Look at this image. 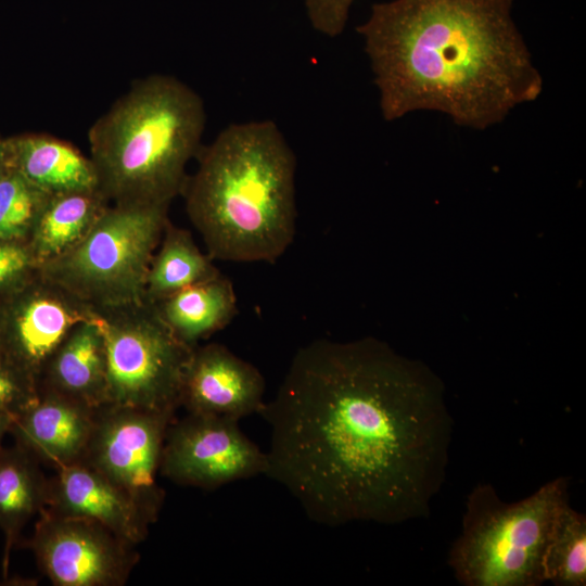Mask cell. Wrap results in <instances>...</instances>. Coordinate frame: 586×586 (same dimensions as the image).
<instances>
[{"label": "cell", "instance_id": "4fadbf2b", "mask_svg": "<svg viewBox=\"0 0 586 586\" xmlns=\"http://www.w3.org/2000/svg\"><path fill=\"white\" fill-rule=\"evenodd\" d=\"M49 479L47 509L95 521L133 546L154 522L122 488L84 461L55 470Z\"/></svg>", "mask_w": 586, "mask_h": 586}, {"label": "cell", "instance_id": "44dd1931", "mask_svg": "<svg viewBox=\"0 0 586 586\" xmlns=\"http://www.w3.org/2000/svg\"><path fill=\"white\" fill-rule=\"evenodd\" d=\"M545 582L586 585V517L565 504L551 528L543 556Z\"/></svg>", "mask_w": 586, "mask_h": 586}, {"label": "cell", "instance_id": "d4e9b609", "mask_svg": "<svg viewBox=\"0 0 586 586\" xmlns=\"http://www.w3.org/2000/svg\"><path fill=\"white\" fill-rule=\"evenodd\" d=\"M308 20L318 33L334 38L341 35L355 0H303Z\"/></svg>", "mask_w": 586, "mask_h": 586}, {"label": "cell", "instance_id": "8992f818", "mask_svg": "<svg viewBox=\"0 0 586 586\" xmlns=\"http://www.w3.org/2000/svg\"><path fill=\"white\" fill-rule=\"evenodd\" d=\"M169 205L110 204L86 238L40 275L97 311L144 301L148 270Z\"/></svg>", "mask_w": 586, "mask_h": 586}, {"label": "cell", "instance_id": "e0dca14e", "mask_svg": "<svg viewBox=\"0 0 586 586\" xmlns=\"http://www.w3.org/2000/svg\"><path fill=\"white\" fill-rule=\"evenodd\" d=\"M154 305L170 331L190 347L222 330L238 313L233 284L221 273L181 289Z\"/></svg>", "mask_w": 586, "mask_h": 586}, {"label": "cell", "instance_id": "4316f807", "mask_svg": "<svg viewBox=\"0 0 586 586\" xmlns=\"http://www.w3.org/2000/svg\"><path fill=\"white\" fill-rule=\"evenodd\" d=\"M13 417L7 413H0V451L3 448L1 442L7 433H9Z\"/></svg>", "mask_w": 586, "mask_h": 586}, {"label": "cell", "instance_id": "277c9868", "mask_svg": "<svg viewBox=\"0 0 586 586\" xmlns=\"http://www.w3.org/2000/svg\"><path fill=\"white\" fill-rule=\"evenodd\" d=\"M202 98L178 78L135 80L88 131L98 190L110 204L170 205L202 145Z\"/></svg>", "mask_w": 586, "mask_h": 586}, {"label": "cell", "instance_id": "8fae6325", "mask_svg": "<svg viewBox=\"0 0 586 586\" xmlns=\"http://www.w3.org/2000/svg\"><path fill=\"white\" fill-rule=\"evenodd\" d=\"M98 311L40 273L0 306V355L33 379L64 337Z\"/></svg>", "mask_w": 586, "mask_h": 586}, {"label": "cell", "instance_id": "484cf974", "mask_svg": "<svg viewBox=\"0 0 586 586\" xmlns=\"http://www.w3.org/2000/svg\"><path fill=\"white\" fill-rule=\"evenodd\" d=\"M9 168L5 138L0 137V178Z\"/></svg>", "mask_w": 586, "mask_h": 586}, {"label": "cell", "instance_id": "5b68a950", "mask_svg": "<svg viewBox=\"0 0 586 586\" xmlns=\"http://www.w3.org/2000/svg\"><path fill=\"white\" fill-rule=\"evenodd\" d=\"M569 502V477H557L528 497L506 502L491 484L468 495L462 531L448 564L466 586H539L543 556L561 508Z\"/></svg>", "mask_w": 586, "mask_h": 586}, {"label": "cell", "instance_id": "7402d4cb", "mask_svg": "<svg viewBox=\"0 0 586 586\" xmlns=\"http://www.w3.org/2000/svg\"><path fill=\"white\" fill-rule=\"evenodd\" d=\"M48 198L9 168L0 178V238L27 242Z\"/></svg>", "mask_w": 586, "mask_h": 586}, {"label": "cell", "instance_id": "7c38bea8", "mask_svg": "<svg viewBox=\"0 0 586 586\" xmlns=\"http://www.w3.org/2000/svg\"><path fill=\"white\" fill-rule=\"evenodd\" d=\"M265 380L252 364L219 343L196 345L184 372L181 407L189 413L234 419L259 413Z\"/></svg>", "mask_w": 586, "mask_h": 586}, {"label": "cell", "instance_id": "52a82bcc", "mask_svg": "<svg viewBox=\"0 0 586 586\" xmlns=\"http://www.w3.org/2000/svg\"><path fill=\"white\" fill-rule=\"evenodd\" d=\"M98 313L106 351L105 405L175 417L194 347L170 331L154 304Z\"/></svg>", "mask_w": 586, "mask_h": 586}, {"label": "cell", "instance_id": "2e32d148", "mask_svg": "<svg viewBox=\"0 0 586 586\" xmlns=\"http://www.w3.org/2000/svg\"><path fill=\"white\" fill-rule=\"evenodd\" d=\"M5 145L9 167L49 196L98 190L91 158L66 140L27 132L7 137Z\"/></svg>", "mask_w": 586, "mask_h": 586}, {"label": "cell", "instance_id": "3957f363", "mask_svg": "<svg viewBox=\"0 0 586 586\" xmlns=\"http://www.w3.org/2000/svg\"><path fill=\"white\" fill-rule=\"evenodd\" d=\"M196 158L181 195L211 258L276 262L296 227V158L276 123L231 124Z\"/></svg>", "mask_w": 586, "mask_h": 586}, {"label": "cell", "instance_id": "6da1fadb", "mask_svg": "<svg viewBox=\"0 0 586 586\" xmlns=\"http://www.w3.org/2000/svg\"><path fill=\"white\" fill-rule=\"evenodd\" d=\"M259 415L265 475L314 521L426 518L446 476L453 418L443 381L375 337L301 347Z\"/></svg>", "mask_w": 586, "mask_h": 586}, {"label": "cell", "instance_id": "83f0119b", "mask_svg": "<svg viewBox=\"0 0 586 586\" xmlns=\"http://www.w3.org/2000/svg\"><path fill=\"white\" fill-rule=\"evenodd\" d=\"M0 334H1V331H0Z\"/></svg>", "mask_w": 586, "mask_h": 586}, {"label": "cell", "instance_id": "7a4b0ae2", "mask_svg": "<svg viewBox=\"0 0 586 586\" xmlns=\"http://www.w3.org/2000/svg\"><path fill=\"white\" fill-rule=\"evenodd\" d=\"M513 0H391L371 5L364 39L382 117L435 111L484 130L536 101L543 77L512 18Z\"/></svg>", "mask_w": 586, "mask_h": 586}, {"label": "cell", "instance_id": "ac0fdd59", "mask_svg": "<svg viewBox=\"0 0 586 586\" xmlns=\"http://www.w3.org/2000/svg\"><path fill=\"white\" fill-rule=\"evenodd\" d=\"M49 479L40 461L16 444L0 451V530L4 535L2 572L26 523L47 507Z\"/></svg>", "mask_w": 586, "mask_h": 586}, {"label": "cell", "instance_id": "603a6c76", "mask_svg": "<svg viewBox=\"0 0 586 586\" xmlns=\"http://www.w3.org/2000/svg\"><path fill=\"white\" fill-rule=\"evenodd\" d=\"M40 273L27 242L0 238V306Z\"/></svg>", "mask_w": 586, "mask_h": 586}, {"label": "cell", "instance_id": "d6986e66", "mask_svg": "<svg viewBox=\"0 0 586 586\" xmlns=\"http://www.w3.org/2000/svg\"><path fill=\"white\" fill-rule=\"evenodd\" d=\"M109 205L98 190L49 196L27 241L39 266L79 244Z\"/></svg>", "mask_w": 586, "mask_h": 586}, {"label": "cell", "instance_id": "ffe728a7", "mask_svg": "<svg viewBox=\"0 0 586 586\" xmlns=\"http://www.w3.org/2000/svg\"><path fill=\"white\" fill-rule=\"evenodd\" d=\"M220 275L213 259L203 253L184 228L169 219L151 260L144 289V301L155 304L192 284Z\"/></svg>", "mask_w": 586, "mask_h": 586}, {"label": "cell", "instance_id": "cb8c5ba5", "mask_svg": "<svg viewBox=\"0 0 586 586\" xmlns=\"http://www.w3.org/2000/svg\"><path fill=\"white\" fill-rule=\"evenodd\" d=\"M37 383L0 355V413L15 417L38 397Z\"/></svg>", "mask_w": 586, "mask_h": 586}, {"label": "cell", "instance_id": "5bb4252c", "mask_svg": "<svg viewBox=\"0 0 586 586\" xmlns=\"http://www.w3.org/2000/svg\"><path fill=\"white\" fill-rule=\"evenodd\" d=\"M38 393L30 406L13 417L9 433L40 463L54 470L81 461L97 409L54 392Z\"/></svg>", "mask_w": 586, "mask_h": 586}, {"label": "cell", "instance_id": "9a60e30c", "mask_svg": "<svg viewBox=\"0 0 586 586\" xmlns=\"http://www.w3.org/2000/svg\"><path fill=\"white\" fill-rule=\"evenodd\" d=\"M98 409L106 404V351L100 317L76 324L48 359L38 391Z\"/></svg>", "mask_w": 586, "mask_h": 586}, {"label": "cell", "instance_id": "ba28073f", "mask_svg": "<svg viewBox=\"0 0 586 586\" xmlns=\"http://www.w3.org/2000/svg\"><path fill=\"white\" fill-rule=\"evenodd\" d=\"M175 417L131 407L105 405L97 409L85 457L125 491L155 522L165 493L157 484L164 443Z\"/></svg>", "mask_w": 586, "mask_h": 586}, {"label": "cell", "instance_id": "30bf717a", "mask_svg": "<svg viewBox=\"0 0 586 586\" xmlns=\"http://www.w3.org/2000/svg\"><path fill=\"white\" fill-rule=\"evenodd\" d=\"M266 453L226 417L189 413L169 425L160 473L184 486L215 489L264 474Z\"/></svg>", "mask_w": 586, "mask_h": 586}, {"label": "cell", "instance_id": "9c48e42d", "mask_svg": "<svg viewBox=\"0 0 586 586\" xmlns=\"http://www.w3.org/2000/svg\"><path fill=\"white\" fill-rule=\"evenodd\" d=\"M29 547L54 586H122L139 560L137 546L102 524L42 509Z\"/></svg>", "mask_w": 586, "mask_h": 586}]
</instances>
